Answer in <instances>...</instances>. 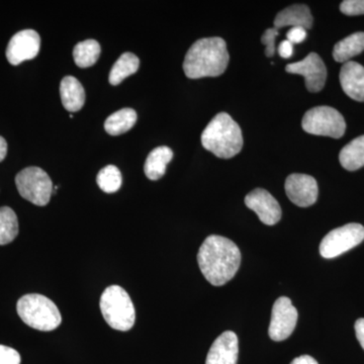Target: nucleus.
Listing matches in <instances>:
<instances>
[{"instance_id":"nucleus-2","label":"nucleus","mask_w":364,"mask_h":364,"mask_svg":"<svg viewBox=\"0 0 364 364\" xmlns=\"http://www.w3.org/2000/svg\"><path fill=\"white\" fill-rule=\"evenodd\" d=\"M227 44L222 38H205L189 48L183 62V71L191 79L217 77L229 64Z\"/></svg>"},{"instance_id":"nucleus-12","label":"nucleus","mask_w":364,"mask_h":364,"mask_svg":"<svg viewBox=\"0 0 364 364\" xmlns=\"http://www.w3.org/2000/svg\"><path fill=\"white\" fill-rule=\"evenodd\" d=\"M284 188L291 202L298 207H311L317 202L318 183L312 176L306 174H291L287 178Z\"/></svg>"},{"instance_id":"nucleus-1","label":"nucleus","mask_w":364,"mask_h":364,"mask_svg":"<svg viewBox=\"0 0 364 364\" xmlns=\"http://www.w3.org/2000/svg\"><path fill=\"white\" fill-rule=\"evenodd\" d=\"M198 262L205 279L213 286L222 287L238 272L241 252L233 241L212 235L200 246Z\"/></svg>"},{"instance_id":"nucleus-22","label":"nucleus","mask_w":364,"mask_h":364,"mask_svg":"<svg viewBox=\"0 0 364 364\" xmlns=\"http://www.w3.org/2000/svg\"><path fill=\"white\" fill-rule=\"evenodd\" d=\"M140 60L133 53H124L109 72V83L112 85H119L124 79L133 75L138 71Z\"/></svg>"},{"instance_id":"nucleus-10","label":"nucleus","mask_w":364,"mask_h":364,"mask_svg":"<svg viewBox=\"0 0 364 364\" xmlns=\"http://www.w3.org/2000/svg\"><path fill=\"white\" fill-rule=\"evenodd\" d=\"M286 70L289 73L304 76L306 90L310 92H318L324 88L327 79V69L317 53H310L301 61L289 64L286 67Z\"/></svg>"},{"instance_id":"nucleus-29","label":"nucleus","mask_w":364,"mask_h":364,"mask_svg":"<svg viewBox=\"0 0 364 364\" xmlns=\"http://www.w3.org/2000/svg\"><path fill=\"white\" fill-rule=\"evenodd\" d=\"M287 41L291 44H301L306 38V30L304 28H291L287 33Z\"/></svg>"},{"instance_id":"nucleus-5","label":"nucleus","mask_w":364,"mask_h":364,"mask_svg":"<svg viewBox=\"0 0 364 364\" xmlns=\"http://www.w3.org/2000/svg\"><path fill=\"white\" fill-rule=\"evenodd\" d=\"M100 306L105 320L112 329L126 332L131 330L135 324V306L123 287H107L102 294Z\"/></svg>"},{"instance_id":"nucleus-24","label":"nucleus","mask_w":364,"mask_h":364,"mask_svg":"<svg viewBox=\"0 0 364 364\" xmlns=\"http://www.w3.org/2000/svg\"><path fill=\"white\" fill-rule=\"evenodd\" d=\"M18 234L16 213L9 207L0 208V245L11 243Z\"/></svg>"},{"instance_id":"nucleus-16","label":"nucleus","mask_w":364,"mask_h":364,"mask_svg":"<svg viewBox=\"0 0 364 364\" xmlns=\"http://www.w3.org/2000/svg\"><path fill=\"white\" fill-rule=\"evenodd\" d=\"M314 18L310 9L304 4H296L287 7L280 11L274 18V28L277 30L284 26L291 28H311L313 26Z\"/></svg>"},{"instance_id":"nucleus-27","label":"nucleus","mask_w":364,"mask_h":364,"mask_svg":"<svg viewBox=\"0 0 364 364\" xmlns=\"http://www.w3.org/2000/svg\"><path fill=\"white\" fill-rule=\"evenodd\" d=\"M279 36V30L277 28H267L261 38V42L265 46V55L267 57L274 56L275 38Z\"/></svg>"},{"instance_id":"nucleus-17","label":"nucleus","mask_w":364,"mask_h":364,"mask_svg":"<svg viewBox=\"0 0 364 364\" xmlns=\"http://www.w3.org/2000/svg\"><path fill=\"white\" fill-rule=\"evenodd\" d=\"M62 105L67 111L75 112L82 109L85 102V91L82 85L73 76H66L60 85Z\"/></svg>"},{"instance_id":"nucleus-30","label":"nucleus","mask_w":364,"mask_h":364,"mask_svg":"<svg viewBox=\"0 0 364 364\" xmlns=\"http://www.w3.org/2000/svg\"><path fill=\"white\" fill-rule=\"evenodd\" d=\"M294 45L291 42L286 40L284 42L280 43L279 48V53L280 57L284 59L291 58L293 56Z\"/></svg>"},{"instance_id":"nucleus-21","label":"nucleus","mask_w":364,"mask_h":364,"mask_svg":"<svg viewBox=\"0 0 364 364\" xmlns=\"http://www.w3.org/2000/svg\"><path fill=\"white\" fill-rule=\"evenodd\" d=\"M136 122V112L133 109H119L107 117L105 129L111 136H119L130 131Z\"/></svg>"},{"instance_id":"nucleus-4","label":"nucleus","mask_w":364,"mask_h":364,"mask_svg":"<svg viewBox=\"0 0 364 364\" xmlns=\"http://www.w3.org/2000/svg\"><path fill=\"white\" fill-rule=\"evenodd\" d=\"M16 311L25 324L39 331H53L62 322L59 309L51 299L42 294H31L21 296L16 305Z\"/></svg>"},{"instance_id":"nucleus-6","label":"nucleus","mask_w":364,"mask_h":364,"mask_svg":"<svg viewBox=\"0 0 364 364\" xmlns=\"http://www.w3.org/2000/svg\"><path fill=\"white\" fill-rule=\"evenodd\" d=\"M16 188L25 200L33 205L44 207L53 195V182L47 172L39 167H28L16 177Z\"/></svg>"},{"instance_id":"nucleus-26","label":"nucleus","mask_w":364,"mask_h":364,"mask_svg":"<svg viewBox=\"0 0 364 364\" xmlns=\"http://www.w3.org/2000/svg\"><path fill=\"white\" fill-rule=\"evenodd\" d=\"M340 11L346 16L364 14V0H345L340 4Z\"/></svg>"},{"instance_id":"nucleus-19","label":"nucleus","mask_w":364,"mask_h":364,"mask_svg":"<svg viewBox=\"0 0 364 364\" xmlns=\"http://www.w3.org/2000/svg\"><path fill=\"white\" fill-rule=\"evenodd\" d=\"M364 51V33H352L335 45L333 57L338 63H346Z\"/></svg>"},{"instance_id":"nucleus-3","label":"nucleus","mask_w":364,"mask_h":364,"mask_svg":"<svg viewBox=\"0 0 364 364\" xmlns=\"http://www.w3.org/2000/svg\"><path fill=\"white\" fill-rule=\"evenodd\" d=\"M205 150L223 159L236 156L243 147V135L239 124L227 112H220L208 123L202 134Z\"/></svg>"},{"instance_id":"nucleus-11","label":"nucleus","mask_w":364,"mask_h":364,"mask_svg":"<svg viewBox=\"0 0 364 364\" xmlns=\"http://www.w3.org/2000/svg\"><path fill=\"white\" fill-rule=\"evenodd\" d=\"M41 38L33 30L18 32L7 45L6 58L11 65H20L23 61L36 58L39 54Z\"/></svg>"},{"instance_id":"nucleus-25","label":"nucleus","mask_w":364,"mask_h":364,"mask_svg":"<svg viewBox=\"0 0 364 364\" xmlns=\"http://www.w3.org/2000/svg\"><path fill=\"white\" fill-rule=\"evenodd\" d=\"M97 186L107 193H117L122 186V173L114 165H107L98 172Z\"/></svg>"},{"instance_id":"nucleus-8","label":"nucleus","mask_w":364,"mask_h":364,"mask_svg":"<svg viewBox=\"0 0 364 364\" xmlns=\"http://www.w3.org/2000/svg\"><path fill=\"white\" fill-rule=\"evenodd\" d=\"M364 240L363 225L351 223L329 232L320 244V254L326 259L337 257Z\"/></svg>"},{"instance_id":"nucleus-7","label":"nucleus","mask_w":364,"mask_h":364,"mask_svg":"<svg viewBox=\"0 0 364 364\" xmlns=\"http://www.w3.org/2000/svg\"><path fill=\"white\" fill-rule=\"evenodd\" d=\"M304 131L316 136L339 139L344 135L346 123L337 109L330 107H317L306 112L301 121Z\"/></svg>"},{"instance_id":"nucleus-28","label":"nucleus","mask_w":364,"mask_h":364,"mask_svg":"<svg viewBox=\"0 0 364 364\" xmlns=\"http://www.w3.org/2000/svg\"><path fill=\"white\" fill-rule=\"evenodd\" d=\"M21 355L16 349L0 345V364H21Z\"/></svg>"},{"instance_id":"nucleus-9","label":"nucleus","mask_w":364,"mask_h":364,"mask_svg":"<svg viewBox=\"0 0 364 364\" xmlns=\"http://www.w3.org/2000/svg\"><path fill=\"white\" fill-rule=\"evenodd\" d=\"M298 311L291 304V299L280 296L272 308L270 321L269 337L273 341H284L291 336L298 322Z\"/></svg>"},{"instance_id":"nucleus-32","label":"nucleus","mask_w":364,"mask_h":364,"mask_svg":"<svg viewBox=\"0 0 364 364\" xmlns=\"http://www.w3.org/2000/svg\"><path fill=\"white\" fill-rule=\"evenodd\" d=\"M291 364H318L315 358L310 355H301L294 358Z\"/></svg>"},{"instance_id":"nucleus-33","label":"nucleus","mask_w":364,"mask_h":364,"mask_svg":"<svg viewBox=\"0 0 364 364\" xmlns=\"http://www.w3.org/2000/svg\"><path fill=\"white\" fill-rule=\"evenodd\" d=\"M7 154V143L4 136H0V162L4 161Z\"/></svg>"},{"instance_id":"nucleus-15","label":"nucleus","mask_w":364,"mask_h":364,"mask_svg":"<svg viewBox=\"0 0 364 364\" xmlns=\"http://www.w3.org/2000/svg\"><path fill=\"white\" fill-rule=\"evenodd\" d=\"M342 90L352 100L364 102V67L356 62L344 63L340 71Z\"/></svg>"},{"instance_id":"nucleus-18","label":"nucleus","mask_w":364,"mask_h":364,"mask_svg":"<svg viewBox=\"0 0 364 364\" xmlns=\"http://www.w3.org/2000/svg\"><path fill=\"white\" fill-rule=\"evenodd\" d=\"M173 158V152L166 146L151 151L144 165V172L150 181H158L164 176L167 164Z\"/></svg>"},{"instance_id":"nucleus-13","label":"nucleus","mask_w":364,"mask_h":364,"mask_svg":"<svg viewBox=\"0 0 364 364\" xmlns=\"http://www.w3.org/2000/svg\"><path fill=\"white\" fill-rule=\"evenodd\" d=\"M245 205L267 226H273L282 219L279 202L265 189L256 188L249 193L245 198Z\"/></svg>"},{"instance_id":"nucleus-14","label":"nucleus","mask_w":364,"mask_h":364,"mask_svg":"<svg viewBox=\"0 0 364 364\" xmlns=\"http://www.w3.org/2000/svg\"><path fill=\"white\" fill-rule=\"evenodd\" d=\"M238 353V337L234 332L226 331L215 340L205 364H237Z\"/></svg>"},{"instance_id":"nucleus-23","label":"nucleus","mask_w":364,"mask_h":364,"mask_svg":"<svg viewBox=\"0 0 364 364\" xmlns=\"http://www.w3.org/2000/svg\"><path fill=\"white\" fill-rule=\"evenodd\" d=\"M100 55V45L95 40H86L78 43L73 50L74 61L80 68H88L95 65Z\"/></svg>"},{"instance_id":"nucleus-31","label":"nucleus","mask_w":364,"mask_h":364,"mask_svg":"<svg viewBox=\"0 0 364 364\" xmlns=\"http://www.w3.org/2000/svg\"><path fill=\"white\" fill-rule=\"evenodd\" d=\"M356 338L364 350V318H358L355 322Z\"/></svg>"},{"instance_id":"nucleus-20","label":"nucleus","mask_w":364,"mask_h":364,"mask_svg":"<svg viewBox=\"0 0 364 364\" xmlns=\"http://www.w3.org/2000/svg\"><path fill=\"white\" fill-rule=\"evenodd\" d=\"M339 161L348 171H355L364 166V135L345 146L340 152Z\"/></svg>"}]
</instances>
